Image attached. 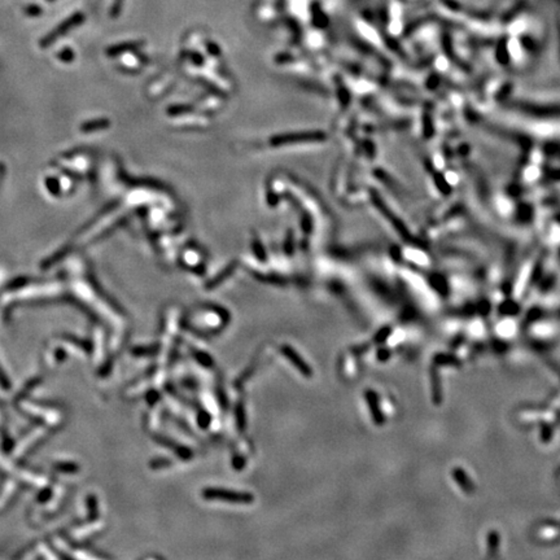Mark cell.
I'll use <instances>...</instances> for the list:
<instances>
[{
  "instance_id": "obj_1",
  "label": "cell",
  "mask_w": 560,
  "mask_h": 560,
  "mask_svg": "<svg viewBox=\"0 0 560 560\" xmlns=\"http://www.w3.org/2000/svg\"><path fill=\"white\" fill-rule=\"evenodd\" d=\"M83 20H85V14L81 13V12H77V13L71 14L70 17L66 18L65 21H63L60 25L57 26V28H55L54 30L49 33V34H47L46 37H44L42 40H40V47H43V48H47V47H49L52 43L56 42L59 38H61V37H64L65 34H68L69 30L74 29L75 26L81 25V23L83 22Z\"/></svg>"
},
{
  "instance_id": "obj_2",
  "label": "cell",
  "mask_w": 560,
  "mask_h": 560,
  "mask_svg": "<svg viewBox=\"0 0 560 560\" xmlns=\"http://www.w3.org/2000/svg\"><path fill=\"white\" fill-rule=\"evenodd\" d=\"M205 499L225 500L230 503H250L253 502V495L248 493L232 492V490L223 489H205L202 492Z\"/></svg>"
},
{
  "instance_id": "obj_3",
  "label": "cell",
  "mask_w": 560,
  "mask_h": 560,
  "mask_svg": "<svg viewBox=\"0 0 560 560\" xmlns=\"http://www.w3.org/2000/svg\"><path fill=\"white\" fill-rule=\"evenodd\" d=\"M283 354H284V356L287 357V358L289 359V361L292 362L293 364H295V367H296V368H299V370L301 371V372L304 374L305 376L310 378V376L313 375V371L310 370V367L307 366L306 362H305L304 359H302L301 357H300L299 354H297V353L292 349V348L283 346Z\"/></svg>"
},
{
  "instance_id": "obj_4",
  "label": "cell",
  "mask_w": 560,
  "mask_h": 560,
  "mask_svg": "<svg viewBox=\"0 0 560 560\" xmlns=\"http://www.w3.org/2000/svg\"><path fill=\"white\" fill-rule=\"evenodd\" d=\"M108 126H109V122L106 120H95V121H90V122L85 123V125L82 126V131H85V132H91V131L106 128Z\"/></svg>"
},
{
  "instance_id": "obj_5",
  "label": "cell",
  "mask_w": 560,
  "mask_h": 560,
  "mask_svg": "<svg viewBox=\"0 0 560 560\" xmlns=\"http://www.w3.org/2000/svg\"><path fill=\"white\" fill-rule=\"evenodd\" d=\"M123 0H113V4L111 7V16L112 17H117L118 14L121 13V9H122Z\"/></svg>"
},
{
  "instance_id": "obj_6",
  "label": "cell",
  "mask_w": 560,
  "mask_h": 560,
  "mask_svg": "<svg viewBox=\"0 0 560 560\" xmlns=\"http://www.w3.org/2000/svg\"><path fill=\"white\" fill-rule=\"evenodd\" d=\"M40 8L39 7H28L26 8V13L30 14V16H34V14H39L40 13Z\"/></svg>"
},
{
  "instance_id": "obj_7",
  "label": "cell",
  "mask_w": 560,
  "mask_h": 560,
  "mask_svg": "<svg viewBox=\"0 0 560 560\" xmlns=\"http://www.w3.org/2000/svg\"><path fill=\"white\" fill-rule=\"evenodd\" d=\"M47 2H49V3H51V2H55V0H47Z\"/></svg>"
}]
</instances>
